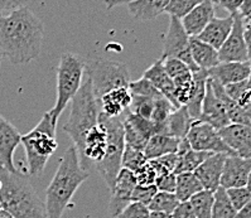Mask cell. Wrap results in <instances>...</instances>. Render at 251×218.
I'll return each mask as SVG.
<instances>
[{
	"label": "cell",
	"instance_id": "6da1fadb",
	"mask_svg": "<svg viewBox=\"0 0 251 218\" xmlns=\"http://www.w3.org/2000/svg\"><path fill=\"white\" fill-rule=\"evenodd\" d=\"M45 25L28 6L0 15V53L13 65H27L38 58Z\"/></svg>",
	"mask_w": 251,
	"mask_h": 218
},
{
	"label": "cell",
	"instance_id": "7a4b0ae2",
	"mask_svg": "<svg viewBox=\"0 0 251 218\" xmlns=\"http://www.w3.org/2000/svg\"><path fill=\"white\" fill-rule=\"evenodd\" d=\"M89 178V171L82 168L76 146L72 145L61 158L53 179L46 191V211L48 218H62L80 186Z\"/></svg>",
	"mask_w": 251,
	"mask_h": 218
},
{
	"label": "cell",
	"instance_id": "3957f363",
	"mask_svg": "<svg viewBox=\"0 0 251 218\" xmlns=\"http://www.w3.org/2000/svg\"><path fill=\"white\" fill-rule=\"evenodd\" d=\"M0 207L13 218H48L45 202L27 175L0 167Z\"/></svg>",
	"mask_w": 251,
	"mask_h": 218
},
{
	"label": "cell",
	"instance_id": "277c9868",
	"mask_svg": "<svg viewBox=\"0 0 251 218\" xmlns=\"http://www.w3.org/2000/svg\"><path fill=\"white\" fill-rule=\"evenodd\" d=\"M85 77L80 90L71 101L70 118L63 125V131L72 139L78 154L82 150L87 133L99 124L100 115V106L95 97L92 83L89 77Z\"/></svg>",
	"mask_w": 251,
	"mask_h": 218
},
{
	"label": "cell",
	"instance_id": "5b68a950",
	"mask_svg": "<svg viewBox=\"0 0 251 218\" xmlns=\"http://www.w3.org/2000/svg\"><path fill=\"white\" fill-rule=\"evenodd\" d=\"M56 126L52 122L50 112H46L32 131L27 135H22L21 144H23L25 150L29 175H41L50 156L56 153L58 147Z\"/></svg>",
	"mask_w": 251,
	"mask_h": 218
},
{
	"label": "cell",
	"instance_id": "8992f818",
	"mask_svg": "<svg viewBox=\"0 0 251 218\" xmlns=\"http://www.w3.org/2000/svg\"><path fill=\"white\" fill-rule=\"evenodd\" d=\"M85 77V61L78 54L63 53L57 67V97L50 115L52 122L57 125L59 116L66 106L78 92Z\"/></svg>",
	"mask_w": 251,
	"mask_h": 218
},
{
	"label": "cell",
	"instance_id": "52a82bcc",
	"mask_svg": "<svg viewBox=\"0 0 251 218\" xmlns=\"http://www.w3.org/2000/svg\"><path fill=\"white\" fill-rule=\"evenodd\" d=\"M99 124L106 131L107 146L103 159L95 167L101 177L103 178L110 191H112L118 174L121 170V159H123V153L125 149L123 115L118 116V118H111L100 111Z\"/></svg>",
	"mask_w": 251,
	"mask_h": 218
},
{
	"label": "cell",
	"instance_id": "ba28073f",
	"mask_svg": "<svg viewBox=\"0 0 251 218\" xmlns=\"http://www.w3.org/2000/svg\"><path fill=\"white\" fill-rule=\"evenodd\" d=\"M85 74L92 83L96 100H100L103 95L119 87H129L130 73L125 63L94 59L85 62Z\"/></svg>",
	"mask_w": 251,
	"mask_h": 218
},
{
	"label": "cell",
	"instance_id": "9c48e42d",
	"mask_svg": "<svg viewBox=\"0 0 251 218\" xmlns=\"http://www.w3.org/2000/svg\"><path fill=\"white\" fill-rule=\"evenodd\" d=\"M189 38L191 37L184 30L180 19L169 17L168 32H167L166 39H164L160 59L164 61L167 58H177L183 63H186L191 68V71H198L200 68L193 62L192 54H191Z\"/></svg>",
	"mask_w": 251,
	"mask_h": 218
},
{
	"label": "cell",
	"instance_id": "30bf717a",
	"mask_svg": "<svg viewBox=\"0 0 251 218\" xmlns=\"http://www.w3.org/2000/svg\"><path fill=\"white\" fill-rule=\"evenodd\" d=\"M186 139L193 150L236 155L232 149L222 140L219 130H216L215 127L203 121L193 120L192 126L189 129Z\"/></svg>",
	"mask_w": 251,
	"mask_h": 218
},
{
	"label": "cell",
	"instance_id": "8fae6325",
	"mask_svg": "<svg viewBox=\"0 0 251 218\" xmlns=\"http://www.w3.org/2000/svg\"><path fill=\"white\" fill-rule=\"evenodd\" d=\"M245 22L239 13L233 14V25L230 36L219 49L220 62H248L246 50Z\"/></svg>",
	"mask_w": 251,
	"mask_h": 218
},
{
	"label": "cell",
	"instance_id": "7c38bea8",
	"mask_svg": "<svg viewBox=\"0 0 251 218\" xmlns=\"http://www.w3.org/2000/svg\"><path fill=\"white\" fill-rule=\"evenodd\" d=\"M125 144L144 151L149 139L155 134V127L151 120H147L135 115L129 109L123 114Z\"/></svg>",
	"mask_w": 251,
	"mask_h": 218
},
{
	"label": "cell",
	"instance_id": "4fadbf2b",
	"mask_svg": "<svg viewBox=\"0 0 251 218\" xmlns=\"http://www.w3.org/2000/svg\"><path fill=\"white\" fill-rule=\"evenodd\" d=\"M107 146V136L106 131L98 124L90 130L83 142V147L80 155V162L85 170L89 169L90 165H96L103 159L106 153Z\"/></svg>",
	"mask_w": 251,
	"mask_h": 218
},
{
	"label": "cell",
	"instance_id": "5bb4252c",
	"mask_svg": "<svg viewBox=\"0 0 251 218\" xmlns=\"http://www.w3.org/2000/svg\"><path fill=\"white\" fill-rule=\"evenodd\" d=\"M136 186L138 182L134 171L121 168L111 191V199L109 204L112 218L116 217L125 207L131 203V194Z\"/></svg>",
	"mask_w": 251,
	"mask_h": 218
},
{
	"label": "cell",
	"instance_id": "9a60e30c",
	"mask_svg": "<svg viewBox=\"0 0 251 218\" xmlns=\"http://www.w3.org/2000/svg\"><path fill=\"white\" fill-rule=\"evenodd\" d=\"M251 173V159L239 155H227L221 175V187L225 189L248 186Z\"/></svg>",
	"mask_w": 251,
	"mask_h": 218
},
{
	"label": "cell",
	"instance_id": "2e32d148",
	"mask_svg": "<svg viewBox=\"0 0 251 218\" xmlns=\"http://www.w3.org/2000/svg\"><path fill=\"white\" fill-rule=\"evenodd\" d=\"M22 135L17 127L0 115V167L17 171L14 165L15 149L21 144Z\"/></svg>",
	"mask_w": 251,
	"mask_h": 218
},
{
	"label": "cell",
	"instance_id": "e0dca14e",
	"mask_svg": "<svg viewBox=\"0 0 251 218\" xmlns=\"http://www.w3.org/2000/svg\"><path fill=\"white\" fill-rule=\"evenodd\" d=\"M198 120L210 124L216 130H221L231 124L225 105L213 92L210 78L207 80L206 95H204L203 105H202L201 116Z\"/></svg>",
	"mask_w": 251,
	"mask_h": 218
},
{
	"label": "cell",
	"instance_id": "ac0fdd59",
	"mask_svg": "<svg viewBox=\"0 0 251 218\" xmlns=\"http://www.w3.org/2000/svg\"><path fill=\"white\" fill-rule=\"evenodd\" d=\"M227 158V154L213 153L211 154L203 163H202L193 173L200 180L204 191L215 192L221 187V175L224 170L225 160Z\"/></svg>",
	"mask_w": 251,
	"mask_h": 218
},
{
	"label": "cell",
	"instance_id": "d6986e66",
	"mask_svg": "<svg viewBox=\"0 0 251 218\" xmlns=\"http://www.w3.org/2000/svg\"><path fill=\"white\" fill-rule=\"evenodd\" d=\"M220 136L241 158L251 159V127L246 125L230 124L219 130Z\"/></svg>",
	"mask_w": 251,
	"mask_h": 218
},
{
	"label": "cell",
	"instance_id": "ffe728a7",
	"mask_svg": "<svg viewBox=\"0 0 251 218\" xmlns=\"http://www.w3.org/2000/svg\"><path fill=\"white\" fill-rule=\"evenodd\" d=\"M208 77L219 81L222 86L248 80L251 73L249 62H220L216 67L207 71Z\"/></svg>",
	"mask_w": 251,
	"mask_h": 218
},
{
	"label": "cell",
	"instance_id": "44dd1931",
	"mask_svg": "<svg viewBox=\"0 0 251 218\" xmlns=\"http://www.w3.org/2000/svg\"><path fill=\"white\" fill-rule=\"evenodd\" d=\"M215 4L203 0L180 21L189 37H198L201 34L202 30L207 27V24L215 17Z\"/></svg>",
	"mask_w": 251,
	"mask_h": 218
},
{
	"label": "cell",
	"instance_id": "7402d4cb",
	"mask_svg": "<svg viewBox=\"0 0 251 218\" xmlns=\"http://www.w3.org/2000/svg\"><path fill=\"white\" fill-rule=\"evenodd\" d=\"M143 77H145L147 80L151 81L155 89L160 92V94L169 101V102L175 106V109H179L177 100H176V86L172 81L171 77L167 73L166 68H164V63L162 59H158L151 67L144 72Z\"/></svg>",
	"mask_w": 251,
	"mask_h": 218
},
{
	"label": "cell",
	"instance_id": "603a6c76",
	"mask_svg": "<svg viewBox=\"0 0 251 218\" xmlns=\"http://www.w3.org/2000/svg\"><path fill=\"white\" fill-rule=\"evenodd\" d=\"M133 101V94L129 87H119L105 94L99 100V106L102 114L111 118H118L126 111Z\"/></svg>",
	"mask_w": 251,
	"mask_h": 218
},
{
	"label": "cell",
	"instance_id": "cb8c5ba5",
	"mask_svg": "<svg viewBox=\"0 0 251 218\" xmlns=\"http://www.w3.org/2000/svg\"><path fill=\"white\" fill-rule=\"evenodd\" d=\"M233 25V14H228L225 18L213 17L212 21L207 24V27L197 37L202 42L210 45L215 49L219 50L225 43V41L230 36Z\"/></svg>",
	"mask_w": 251,
	"mask_h": 218
},
{
	"label": "cell",
	"instance_id": "d4e9b609",
	"mask_svg": "<svg viewBox=\"0 0 251 218\" xmlns=\"http://www.w3.org/2000/svg\"><path fill=\"white\" fill-rule=\"evenodd\" d=\"M189 45H191V54H192L193 62L200 70L208 71L220 63L219 50L202 42L201 39H198L197 37H191Z\"/></svg>",
	"mask_w": 251,
	"mask_h": 218
},
{
	"label": "cell",
	"instance_id": "484cf974",
	"mask_svg": "<svg viewBox=\"0 0 251 218\" xmlns=\"http://www.w3.org/2000/svg\"><path fill=\"white\" fill-rule=\"evenodd\" d=\"M208 80V73L204 70H198L193 72V87L189 100L186 107L188 110L189 116L193 120H198L201 116L202 105H203L204 95H206V85Z\"/></svg>",
	"mask_w": 251,
	"mask_h": 218
},
{
	"label": "cell",
	"instance_id": "4316f807",
	"mask_svg": "<svg viewBox=\"0 0 251 218\" xmlns=\"http://www.w3.org/2000/svg\"><path fill=\"white\" fill-rule=\"evenodd\" d=\"M169 1L171 0H135L127 4V10L136 21H153L164 13Z\"/></svg>",
	"mask_w": 251,
	"mask_h": 218
},
{
	"label": "cell",
	"instance_id": "83f0119b",
	"mask_svg": "<svg viewBox=\"0 0 251 218\" xmlns=\"http://www.w3.org/2000/svg\"><path fill=\"white\" fill-rule=\"evenodd\" d=\"M180 144V139L173 138L169 135L154 134L148 140L144 147V154L148 160L157 159L167 154L177 153Z\"/></svg>",
	"mask_w": 251,
	"mask_h": 218
},
{
	"label": "cell",
	"instance_id": "f1b7e54d",
	"mask_svg": "<svg viewBox=\"0 0 251 218\" xmlns=\"http://www.w3.org/2000/svg\"><path fill=\"white\" fill-rule=\"evenodd\" d=\"M193 119L189 116L188 110L186 106H180L179 109H176L169 116L167 121L166 134L169 136L177 139H186L189 129L192 126Z\"/></svg>",
	"mask_w": 251,
	"mask_h": 218
},
{
	"label": "cell",
	"instance_id": "f546056e",
	"mask_svg": "<svg viewBox=\"0 0 251 218\" xmlns=\"http://www.w3.org/2000/svg\"><path fill=\"white\" fill-rule=\"evenodd\" d=\"M203 191V187L197 179L195 173L177 174V186L175 194L179 202H189V199L197 193Z\"/></svg>",
	"mask_w": 251,
	"mask_h": 218
},
{
	"label": "cell",
	"instance_id": "4dcf8cb0",
	"mask_svg": "<svg viewBox=\"0 0 251 218\" xmlns=\"http://www.w3.org/2000/svg\"><path fill=\"white\" fill-rule=\"evenodd\" d=\"M211 154L213 153L193 150L192 147L184 151V153H177L178 163L177 167H176L175 174L177 175V174L180 173H193Z\"/></svg>",
	"mask_w": 251,
	"mask_h": 218
},
{
	"label": "cell",
	"instance_id": "1f68e13d",
	"mask_svg": "<svg viewBox=\"0 0 251 218\" xmlns=\"http://www.w3.org/2000/svg\"><path fill=\"white\" fill-rule=\"evenodd\" d=\"M237 211L231 203L226 189L219 187L213 192L212 218H235Z\"/></svg>",
	"mask_w": 251,
	"mask_h": 218
},
{
	"label": "cell",
	"instance_id": "d6a6232c",
	"mask_svg": "<svg viewBox=\"0 0 251 218\" xmlns=\"http://www.w3.org/2000/svg\"><path fill=\"white\" fill-rule=\"evenodd\" d=\"M180 202L178 200L177 195L175 193H169V192H159L154 195L151 203L148 204V209L151 212H160L172 215L175 212V209Z\"/></svg>",
	"mask_w": 251,
	"mask_h": 218
},
{
	"label": "cell",
	"instance_id": "836d02e7",
	"mask_svg": "<svg viewBox=\"0 0 251 218\" xmlns=\"http://www.w3.org/2000/svg\"><path fill=\"white\" fill-rule=\"evenodd\" d=\"M189 203L192 204L197 218H212V203L213 193L208 191H202L193 195L189 199Z\"/></svg>",
	"mask_w": 251,
	"mask_h": 218
},
{
	"label": "cell",
	"instance_id": "e575fe53",
	"mask_svg": "<svg viewBox=\"0 0 251 218\" xmlns=\"http://www.w3.org/2000/svg\"><path fill=\"white\" fill-rule=\"evenodd\" d=\"M148 163V159L145 156L144 151L135 149L130 145L125 144L124 153H123V159H121V168L129 169L131 171L138 170L143 165Z\"/></svg>",
	"mask_w": 251,
	"mask_h": 218
},
{
	"label": "cell",
	"instance_id": "d590c367",
	"mask_svg": "<svg viewBox=\"0 0 251 218\" xmlns=\"http://www.w3.org/2000/svg\"><path fill=\"white\" fill-rule=\"evenodd\" d=\"M203 0H171L167 5L164 13L169 17L182 19L188 14L191 10H193L198 4H201Z\"/></svg>",
	"mask_w": 251,
	"mask_h": 218
},
{
	"label": "cell",
	"instance_id": "8d00e7d4",
	"mask_svg": "<svg viewBox=\"0 0 251 218\" xmlns=\"http://www.w3.org/2000/svg\"><path fill=\"white\" fill-rule=\"evenodd\" d=\"M129 90L133 95L135 96H143V97H149L153 98V100H158V98L164 97L157 89L155 86L149 80H147L145 77H142L140 80L136 81H130L129 83Z\"/></svg>",
	"mask_w": 251,
	"mask_h": 218
},
{
	"label": "cell",
	"instance_id": "74e56055",
	"mask_svg": "<svg viewBox=\"0 0 251 218\" xmlns=\"http://www.w3.org/2000/svg\"><path fill=\"white\" fill-rule=\"evenodd\" d=\"M154 106H155V100H153V98L133 95V101H131V105L129 107V111L140 116V118L151 120V115H153Z\"/></svg>",
	"mask_w": 251,
	"mask_h": 218
},
{
	"label": "cell",
	"instance_id": "f35d334b",
	"mask_svg": "<svg viewBox=\"0 0 251 218\" xmlns=\"http://www.w3.org/2000/svg\"><path fill=\"white\" fill-rule=\"evenodd\" d=\"M157 193L158 188L155 187V184H151V186H140V184H138L134 188L133 194H131V202L142 203L148 207L151 200L153 199L154 195L157 194Z\"/></svg>",
	"mask_w": 251,
	"mask_h": 218
},
{
	"label": "cell",
	"instance_id": "ab89813d",
	"mask_svg": "<svg viewBox=\"0 0 251 218\" xmlns=\"http://www.w3.org/2000/svg\"><path fill=\"white\" fill-rule=\"evenodd\" d=\"M231 203L235 207L236 211H240L242 207L248 203L251 199V192L249 191L248 187H239V188H228L226 189Z\"/></svg>",
	"mask_w": 251,
	"mask_h": 218
},
{
	"label": "cell",
	"instance_id": "60d3db41",
	"mask_svg": "<svg viewBox=\"0 0 251 218\" xmlns=\"http://www.w3.org/2000/svg\"><path fill=\"white\" fill-rule=\"evenodd\" d=\"M149 216H151V211L148 207L142 203L131 202L114 218H149Z\"/></svg>",
	"mask_w": 251,
	"mask_h": 218
},
{
	"label": "cell",
	"instance_id": "b9f144b4",
	"mask_svg": "<svg viewBox=\"0 0 251 218\" xmlns=\"http://www.w3.org/2000/svg\"><path fill=\"white\" fill-rule=\"evenodd\" d=\"M163 63H164V68H166L167 73H168V76L171 77L172 80H175L177 77L191 71V68L186 63H183L177 58H167L163 61Z\"/></svg>",
	"mask_w": 251,
	"mask_h": 218
},
{
	"label": "cell",
	"instance_id": "7bdbcfd3",
	"mask_svg": "<svg viewBox=\"0 0 251 218\" xmlns=\"http://www.w3.org/2000/svg\"><path fill=\"white\" fill-rule=\"evenodd\" d=\"M136 177V182L140 186H151V184H155V179H157V174L154 171L153 167H151V162L148 160V163L145 165H143L142 168H139L138 170L134 171Z\"/></svg>",
	"mask_w": 251,
	"mask_h": 218
},
{
	"label": "cell",
	"instance_id": "ee69618b",
	"mask_svg": "<svg viewBox=\"0 0 251 218\" xmlns=\"http://www.w3.org/2000/svg\"><path fill=\"white\" fill-rule=\"evenodd\" d=\"M176 186H177V175L175 173H167L155 180V187L159 192L175 193Z\"/></svg>",
	"mask_w": 251,
	"mask_h": 218
},
{
	"label": "cell",
	"instance_id": "f6af8a7d",
	"mask_svg": "<svg viewBox=\"0 0 251 218\" xmlns=\"http://www.w3.org/2000/svg\"><path fill=\"white\" fill-rule=\"evenodd\" d=\"M32 0H0V15L27 6Z\"/></svg>",
	"mask_w": 251,
	"mask_h": 218
},
{
	"label": "cell",
	"instance_id": "bcb514c9",
	"mask_svg": "<svg viewBox=\"0 0 251 218\" xmlns=\"http://www.w3.org/2000/svg\"><path fill=\"white\" fill-rule=\"evenodd\" d=\"M172 218H197L196 217L195 209L189 202H180L172 213Z\"/></svg>",
	"mask_w": 251,
	"mask_h": 218
},
{
	"label": "cell",
	"instance_id": "7dc6e473",
	"mask_svg": "<svg viewBox=\"0 0 251 218\" xmlns=\"http://www.w3.org/2000/svg\"><path fill=\"white\" fill-rule=\"evenodd\" d=\"M153 160L159 163L163 168L167 169V170L171 171V173H175L176 167H177V163H178V155L177 153H172V154H167V155H163L160 156V158H157V159H153Z\"/></svg>",
	"mask_w": 251,
	"mask_h": 218
},
{
	"label": "cell",
	"instance_id": "c3c4849f",
	"mask_svg": "<svg viewBox=\"0 0 251 218\" xmlns=\"http://www.w3.org/2000/svg\"><path fill=\"white\" fill-rule=\"evenodd\" d=\"M217 1H219V5H221L230 14L239 13L242 3H244V0H217Z\"/></svg>",
	"mask_w": 251,
	"mask_h": 218
},
{
	"label": "cell",
	"instance_id": "681fc988",
	"mask_svg": "<svg viewBox=\"0 0 251 218\" xmlns=\"http://www.w3.org/2000/svg\"><path fill=\"white\" fill-rule=\"evenodd\" d=\"M239 14L244 18V21L251 19V0H244V3L239 10Z\"/></svg>",
	"mask_w": 251,
	"mask_h": 218
},
{
	"label": "cell",
	"instance_id": "f907efd6",
	"mask_svg": "<svg viewBox=\"0 0 251 218\" xmlns=\"http://www.w3.org/2000/svg\"><path fill=\"white\" fill-rule=\"evenodd\" d=\"M133 1H135V0H103V3H105V5H106V9L107 10H111L114 9L115 6H119V5H124V4H130L133 3Z\"/></svg>",
	"mask_w": 251,
	"mask_h": 218
},
{
	"label": "cell",
	"instance_id": "816d5d0a",
	"mask_svg": "<svg viewBox=\"0 0 251 218\" xmlns=\"http://www.w3.org/2000/svg\"><path fill=\"white\" fill-rule=\"evenodd\" d=\"M244 37H245L246 43V50H248V62L251 66V29L245 27V32H244Z\"/></svg>",
	"mask_w": 251,
	"mask_h": 218
},
{
	"label": "cell",
	"instance_id": "f5cc1de1",
	"mask_svg": "<svg viewBox=\"0 0 251 218\" xmlns=\"http://www.w3.org/2000/svg\"><path fill=\"white\" fill-rule=\"evenodd\" d=\"M235 218H251V199L240 211H237Z\"/></svg>",
	"mask_w": 251,
	"mask_h": 218
},
{
	"label": "cell",
	"instance_id": "db71d44e",
	"mask_svg": "<svg viewBox=\"0 0 251 218\" xmlns=\"http://www.w3.org/2000/svg\"><path fill=\"white\" fill-rule=\"evenodd\" d=\"M149 218H172V215H167V213L160 212H151Z\"/></svg>",
	"mask_w": 251,
	"mask_h": 218
},
{
	"label": "cell",
	"instance_id": "11a10c76",
	"mask_svg": "<svg viewBox=\"0 0 251 218\" xmlns=\"http://www.w3.org/2000/svg\"><path fill=\"white\" fill-rule=\"evenodd\" d=\"M242 110L245 111V114H246V115H248V118L250 119V121H251V102L248 103L246 106L242 107Z\"/></svg>",
	"mask_w": 251,
	"mask_h": 218
},
{
	"label": "cell",
	"instance_id": "9f6ffc18",
	"mask_svg": "<svg viewBox=\"0 0 251 218\" xmlns=\"http://www.w3.org/2000/svg\"><path fill=\"white\" fill-rule=\"evenodd\" d=\"M0 218H13V217L9 215V213H6L5 211L0 209Z\"/></svg>",
	"mask_w": 251,
	"mask_h": 218
},
{
	"label": "cell",
	"instance_id": "6f0895ef",
	"mask_svg": "<svg viewBox=\"0 0 251 218\" xmlns=\"http://www.w3.org/2000/svg\"><path fill=\"white\" fill-rule=\"evenodd\" d=\"M249 188V191L251 192V173H250V177H249V180H248V186H246Z\"/></svg>",
	"mask_w": 251,
	"mask_h": 218
},
{
	"label": "cell",
	"instance_id": "680465c9",
	"mask_svg": "<svg viewBox=\"0 0 251 218\" xmlns=\"http://www.w3.org/2000/svg\"><path fill=\"white\" fill-rule=\"evenodd\" d=\"M244 22H245V27L250 28L251 29V19H249V21H244Z\"/></svg>",
	"mask_w": 251,
	"mask_h": 218
},
{
	"label": "cell",
	"instance_id": "91938a15",
	"mask_svg": "<svg viewBox=\"0 0 251 218\" xmlns=\"http://www.w3.org/2000/svg\"><path fill=\"white\" fill-rule=\"evenodd\" d=\"M207 1H211V3H213L215 5H219V1H217V0H207Z\"/></svg>",
	"mask_w": 251,
	"mask_h": 218
},
{
	"label": "cell",
	"instance_id": "94428289",
	"mask_svg": "<svg viewBox=\"0 0 251 218\" xmlns=\"http://www.w3.org/2000/svg\"><path fill=\"white\" fill-rule=\"evenodd\" d=\"M248 85H249V87L251 89V73H250V76H249V78H248Z\"/></svg>",
	"mask_w": 251,
	"mask_h": 218
},
{
	"label": "cell",
	"instance_id": "6125c7cd",
	"mask_svg": "<svg viewBox=\"0 0 251 218\" xmlns=\"http://www.w3.org/2000/svg\"><path fill=\"white\" fill-rule=\"evenodd\" d=\"M1 61H3V56H1V53H0V65H1Z\"/></svg>",
	"mask_w": 251,
	"mask_h": 218
},
{
	"label": "cell",
	"instance_id": "be15d7a7",
	"mask_svg": "<svg viewBox=\"0 0 251 218\" xmlns=\"http://www.w3.org/2000/svg\"><path fill=\"white\" fill-rule=\"evenodd\" d=\"M0 209H1V207H0Z\"/></svg>",
	"mask_w": 251,
	"mask_h": 218
}]
</instances>
